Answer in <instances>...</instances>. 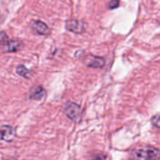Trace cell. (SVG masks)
Masks as SVG:
<instances>
[{
	"instance_id": "obj_1",
	"label": "cell",
	"mask_w": 160,
	"mask_h": 160,
	"mask_svg": "<svg viewBox=\"0 0 160 160\" xmlns=\"http://www.w3.org/2000/svg\"><path fill=\"white\" fill-rule=\"evenodd\" d=\"M133 160H159V150L157 147L135 149L131 153Z\"/></svg>"
},
{
	"instance_id": "obj_2",
	"label": "cell",
	"mask_w": 160,
	"mask_h": 160,
	"mask_svg": "<svg viewBox=\"0 0 160 160\" xmlns=\"http://www.w3.org/2000/svg\"><path fill=\"white\" fill-rule=\"evenodd\" d=\"M64 112L71 121L77 122L81 117V107L74 102H68L64 108Z\"/></svg>"
},
{
	"instance_id": "obj_3",
	"label": "cell",
	"mask_w": 160,
	"mask_h": 160,
	"mask_svg": "<svg viewBox=\"0 0 160 160\" xmlns=\"http://www.w3.org/2000/svg\"><path fill=\"white\" fill-rule=\"evenodd\" d=\"M85 26L86 24L83 21L77 20V19H70V20H68L66 22V28L68 31L76 33V34H81L84 32Z\"/></svg>"
},
{
	"instance_id": "obj_4",
	"label": "cell",
	"mask_w": 160,
	"mask_h": 160,
	"mask_svg": "<svg viewBox=\"0 0 160 160\" xmlns=\"http://www.w3.org/2000/svg\"><path fill=\"white\" fill-rule=\"evenodd\" d=\"M30 27L34 33L40 35V36H46V35L50 34L49 26L42 21H38V20L33 21L30 24Z\"/></svg>"
},
{
	"instance_id": "obj_5",
	"label": "cell",
	"mask_w": 160,
	"mask_h": 160,
	"mask_svg": "<svg viewBox=\"0 0 160 160\" xmlns=\"http://www.w3.org/2000/svg\"><path fill=\"white\" fill-rule=\"evenodd\" d=\"M84 63L86 66L90 67V68H99L104 67L105 65V60L102 57L99 56H96V55H88L85 57L84 59Z\"/></svg>"
},
{
	"instance_id": "obj_6",
	"label": "cell",
	"mask_w": 160,
	"mask_h": 160,
	"mask_svg": "<svg viewBox=\"0 0 160 160\" xmlns=\"http://www.w3.org/2000/svg\"><path fill=\"white\" fill-rule=\"evenodd\" d=\"M15 137V130L12 127L3 126L0 127V140L5 142H10Z\"/></svg>"
},
{
	"instance_id": "obj_7",
	"label": "cell",
	"mask_w": 160,
	"mask_h": 160,
	"mask_svg": "<svg viewBox=\"0 0 160 160\" xmlns=\"http://www.w3.org/2000/svg\"><path fill=\"white\" fill-rule=\"evenodd\" d=\"M3 46L6 47L5 51L8 52H17L22 48V42L20 40L17 39H8Z\"/></svg>"
},
{
	"instance_id": "obj_8",
	"label": "cell",
	"mask_w": 160,
	"mask_h": 160,
	"mask_svg": "<svg viewBox=\"0 0 160 160\" xmlns=\"http://www.w3.org/2000/svg\"><path fill=\"white\" fill-rule=\"evenodd\" d=\"M45 96H46V91L40 85H38V86L32 88L30 91V98L34 99V100H40Z\"/></svg>"
},
{
	"instance_id": "obj_9",
	"label": "cell",
	"mask_w": 160,
	"mask_h": 160,
	"mask_svg": "<svg viewBox=\"0 0 160 160\" xmlns=\"http://www.w3.org/2000/svg\"><path fill=\"white\" fill-rule=\"evenodd\" d=\"M16 71L20 76H22L23 78H29L31 76V71L29 69H27L24 66H19L17 68Z\"/></svg>"
},
{
	"instance_id": "obj_10",
	"label": "cell",
	"mask_w": 160,
	"mask_h": 160,
	"mask_svg": "<svg viewBox=\"0 0 160 160\" xmlns=\"http://www.w3.org/2000/svg\"><path fill=\"white\" fill-rule=\"evenodd\" d=\"M90 160H109V156L103 154V153H98L97 155H94Z\"/></svg>"
},
{
	"instance_id": "obj_11",
	"label": "cell",
	"mask_w": 160,
	"mask_h": 160,
	"mask_svg": "<svg viewBox=\"0 0 160 160\" xmlns=\"http://www.w3.org/2000/svg\"><path fill=\"white\" fill-rule=\"evenodd\" d=\"M152 123H153V125L156 127V128H159V114L158 113V114H156L153 118H152Z\"/></svg>"
},
{
	"instance_id": "obj_12",
	"label": "cell",
	"mask_w": 160,
	"mask_h": 160,
	"mask_svg": "<svg viewBox=\"0 0 160 160\" xmlns=\"http://www.w3.org/2000/svg\"><path fill=\"white\" fill-rule=\"evenodd\" d=\"M8 36L5 32H0V44H4L8 40Z\"/></svg>"
},
{
	"instance_id": "obj_13",
	"label": "cell",
	"mask_w": 160,
	"mask_h": 160,
	"mask_svg": "<svg viewBox=\"0 0 160 160\" xmlns=\"http://www.w3.org/2000/svg\"><path fill=\"white\" fill-rule=\"evenodd\" d=\"M119 5V1H111L108 3V8L110 9H112V8H115L116 7H118Z\"/></svg>"
},
{
	"instance_id": "obj_14",
	"label": "cell",
	"mask_w": 160,
	"mask_h": 160,
	"mask_svg": "<svg viewBox=\"0 0 160 160\" xmlns=\"http://www.w3.org/2000/svg\"><path fill=\"white\" fill-rule=\"evenodd\" d=\"M0 17H1V15H0Z\"/></svg>"
}]
</instances>
